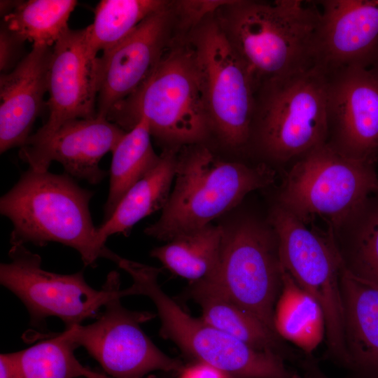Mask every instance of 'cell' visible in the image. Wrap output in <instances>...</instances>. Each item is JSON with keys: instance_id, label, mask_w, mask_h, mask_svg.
Segmentation results:
<instances>
[{"instance_id": "cell-35", "label": "cell", "mask_w": 378, "mask_h": 378, "mask_svg": "<svg viewBox=\"0 0 378 378\" xmlns=\"http://www.w3.org/2000/svg\"><path fill=\"white\" fill-rule=\"evenodd\" d=\"M97 377L96 378H112L111 377H109L108 375H106V374H104L102 373H100V372H97Z\"/></svg>"}, {"instance_id": "cell-22", "label": "cell", "mask_w": 378, "mask_h": 378, "mask_svg": "<svg viewBox=\"0 0 378 378\" xmlns=\"http://www.w3.org/2000/svg\"><path fill=\"white\" fill-rule=\"evenodd\" d=\"M178 154L176 148L165 149L157 166L126 192L111 217L97 227L102 246H106L112 234L128 236L140 220L164 208L171 193Z\"/></svg>"}, {"instance_id": "cell-17", "label": "cell", "mask_w": 378, "mask_h": 378, "mask_svg": "<svg viewBox=\"0 0 378 378\" xmlns=\"http://www.w3.org/2000/svg\"><path fill=\"white\" fill-rule=\"evenodd\" d=\"M315 43V64L328 74L368 68L378 50V0H325Z\"/></svg>"}, {"instance_id": "cell-20", "label": "cell", "mask_w": 378, "mask_h": 378, "mask_svg": "<svg viewBox=\"0 0 378 378\" xmlns=\"http://www.w3.org/2000/svg\"><path fill=\"white\" fill-rule=\"evenodd\" d=\"M188 294L200 307L201 318L210 325L254 349L284 358L289 354L284 340L233 301L213 279L190 283Z\"/></svg>"}, {"instance_id": "cell-23", "label": "cell", "mask_w": 378, "mask_h": 378, "mask_svg": "<svg viewBox=\"0 0 378 378\" xmlns=\"http://www.w3.org/2000/svg\"><path fill=\"white\" fill-rule=\"evenodd\" d=\"M273 323L276 333L283 340L291 342L307 354L312 353L326 337V318L321 306L284 267Z\"/></svg>"}, {"instance_id": "cell-27", "label": "cell", "mask_w": 378, "mask_h": 378, "mask_svg": "<svg viewBox=\"0 0 378 378\" xmlns=\"http://www.w3.org/2000/svg\"><path fill=\"white\" fill-rule=\"evenodd\" d=\"M161 0H102L97 4L93 22L86 27L92 52L106 51L130 34L145 19L165 8Z\"/></svg>"}, {"instance_id": "cell-28", "label": "cell", "mask_w": 378, "mask_h": 378, "mask_svg": "<svg viewBox=\"0 0 378 378\" xmlns=\"http://www.w3.org/2000/svg\"><path fill=\"white\" fill-rule=\"evenodd\" d=\"M78 346L63 331L17 351L22 378H92L74 354Z\"/></svg>"}, {"instance_id": "cell-13", "label": "cell", "mask_w": 378, "mask_h": 378, "mask_svg": "<svg viewBox=\"0 0 378 378\" xmlns=\"http://www.w3.org/2000/svg\"><path fill=\"white\" fill-rule=\"evenodd\" d=\"M99 80V57L88 46L86 28L69 29L51 50L48 120L24 146L46 140L69 120L97 116Z\"/></svg>"}, {"instance_id": "cell-24", "label": "cell", "mask_w": 378, "mask_h": 378, "mask_svg": "<svg viewBox=\"0 0 378 378\" xmlns=\"http://www.w3.org/2000/svg\"><path fill=\"white\" fill-rule=\"evenodd\" d=\"M223 231V225L209 223L154 248L150 255L176 275L190 283L198 281L213 274L219 264Z\"/></svg>"}, {"instance_id": "cell-36", "label": "cell", "mask_w": 378, "mask_h": 378, "mask_svg": "<svg viewBox=\"0 0 378 378\" xmlns=\"http://www.w3.org/2000/svg\"><path fill=\"white\" fill-rule=\"evenodd\" d=\"M376 191H378V186H377V189H376Z\"/></svg>"}, {"instance_id": "cell-5", "label": "cell", "mask_w": 378, "mask_h": 378, "mask_svg": "<svg viewBox=\"0 0 378 378\" xmlns=\"http://www.w3.org/2000/svg\"><path fill=\"white\" fill-rule=\"evenodd\" d=\"M328 73L314 64L258 87L252 131L262 154L285 163L328 138Z\"/></svg>"}, {"instance_id": "cell-26", "label": "cell", "mask_w": 378, "mask_h": 378, "mask_svg": "<svg viewBox=\"0 0 378 378\" xmlns=\"http://www.w3.org/2000/svg\"><path fill=\"white\" fill-rule=\"evenodd\" d=\"M75 0L20 1L4 16V27L22 43L52 48L69 29L68 20Z\"/></svg>"}, {"instance_id": "cell-18", "label": "cell", "mask_w": 378, "mask_h": 378, "mask_svg": "<svg viewBox=\"0 0 378 378\" xmlns=\"http://www.w3.org/2000/svg\"><path fill=\"white\" fill-rule=\"evenodd\" d=\"M52 48L32 47L15 68L0 77V151L24 145L40 113Z\"/></svg>"}, {"instance_id": "cell-2", "label": "cell", "mask_w": 378, "mask_h": 378, "mask_svg": "<svg viewBox=\"0 0 378 378\" xmlns=\"http://www.w3.org/2000/svg\"><path fill=\"white\" fill-rule=\"evenodd\" d=\"M92 195L66 173L29 168L0 200L1 214L13 224L10 243L58 242L76 250L85 266L94 267L111 251L98 241L89 209Z\"/></svg>"}, {"instance_id": "cell-32", "label": "cell", "mask_w": 378, "mask_h": 378, "mask_svg": "<svg viewBox=\"0 0 378 378\" xmlns=\"http://www.w3.org/2000/svg\"><path fill=\"white\" fill-rule=\"evenodd\" d=\"M0 378H22L17 351L0 355Z\"/></svg>"}, {"instance_id": "cell-8", "label": "cell", "mask_w": 378, "mask_h": 378, "mask_svg": "<svg viewBox=\"0 0 378 378\" xmlns=\"http://www.w3.org/2000/svg\"><path fill=\"white\" fill-rule=\"evenodd\" d=\"M205 20L197 26L190 46L211 128L227 145L239 147L251 136L257 86L218 21Z\"/></svg>"}, {"instance_id": "cell-33", "label": "cell", "mask_w": 378, "mask_h": 378, "mask_svg": "<svg viewBox=\"0 0 378 378\" xmlns=\"http://www.w3.org/2000/svg\"><path fill=\"white\" fill-rule=\"evenodd\" d=\"M305 370L307 372L306 378H330L312 362L305 363Z\"/></svg>"}, {"instance_id": "cell-3", "label": "cell", "mask_w": 378, "mask_h": 378, "mask_svg": "<svg viewBox=\"0 0 378 378\" xmlns=\"http://www.w3.org/2000/svg\"><path fill=\"white\" fill-rule=\"evenodd\" d=\"M175 182L160 218L144 233L160 241L202 227L237 205L249 192L274 182L275 172L220 159L205 147L178 154Z\"/></svg>"}, {"instance_id": "cell-30", "label": "cell", "mask_w": 378, "mask_h": 378, "mask_svg": "<svg viewBox=\"0 0 378 378\" xmlns=\"http://www.w3.org/2000/svg\"><path fill=\"white\" fill-rule=\"evenodd\" d=\"M22 43L2 26L0 33V69L4 74L7 73L6 71L14 64Z\"/></svg>"}, {"instance_id": "cell-15", "label": "cell", "mask_w": 378, "mask_h": 378, "mask_svg": "<svg viewBox=\"0 0 378 378\" xmlns=\"http://www.w3.org/2000/svg\"><path fill=\"white\" fill-rule=\"evenodd\" d=\"M169 22L167 6L103 52L99 57L97 115L107 118L116 106L134 94L150 76L166 51Z\"/></svg>"}, {"instance_id": "cell-25", "label": "cell", "mask_w": 378, "mask_h": 378, "mask_svg": "<svg viewBox=\"0 0 378 378\" xmlns=\"http://www.w3.org/2000/svg\"><path fill=\"white\" fill-rule=\"evenodd\" d=\"M150 136L147 120L141 117L113 150L104 222L111 217L126 192L159 163L160 155L155 153Z\"/></svg>"}, {"instance_id": "cell-19", "label": "cell", "mask_w": 378, "mask_h": 378, "mask_svg": "<svg viewBox=\"0 0 378 378\" xmlns=\"http://www.w3.org/2000/svg\"><path fill=\"white\" fill-rule=\"evenodd\" d=\"M340 295L349 365L378 372V286L342 268Z\"/></svg>"}, {"instance_id": "cell-9", "label": "cell", "mask_w": 378, "mask_h": 378, "mask_svg": "<svg viewBox=\"0 0 378 378\" xmlns=\"http://www.w3.org/2000/svg\"><path fill=\"white\" fill-rule=\"evenodd\" d=\"M223 229L219 264L208 277L275 332L273 316L284 270L276 233L268 222L250 216Z\"/></svg>"}, {"instance_id": "cell-10", "label": "cell", "mask_w": 378, "mask_h": 378, "mask_svg": "<svg viewBox=\"0 0 378 378\" xmlns=\"http://www.w3.org/2000/svg\"><path fill=\"white\" fill-rule=\"evenodd\" d=\"M8 256L10 262L0 265L1 284L24 304L34 326L55 316L67 329L99 316L100 308L111 299L125 297L117 272L108 273L102 288L96 290L85 281L83 271L61 274L45 270L41 256L24 245L11 246Z\"/></svg>"}, {"instance_id": "cell-16", "label": "cell", "mask_w": 378, "mask_h": 378, "mask_svg": "<svg viewBox=\"0 0 378 378\" xmlns=\"http://www.w3.org/2000/svg\"><path fill=\"white\" fill-rule=\"evenodd\" d=\"M126 131L106 118L97 115L62 124L46 140L23 146L19 157L36 172H47L52 161L59 162L69 176L97 184L106 176L99 163L115 149Z\"/></svg>"}, {"instance_id": "cell-31", "label": "cell", "mask_w": 378, "mask_h": 378, "mask_svg": "<svg viewBox=\"0 0 378 378\" xmlns=\"http://www.w3.org/2000/svg\"><path fill=\"white\" fill-rule=\"evenodd\" d=\"M178 378H232L220 370L207 363L195 361L179 372Z\"/></svg>"}, {"instance_id": "cell-6", "label": "cell", "mask_w": 378, "mask_h": 378, "mask_svg": "<svg viewBox=\"0 0 378 378\" xmlns=\"http://www.w3.org/2000/svg\"><path fill=\"white\" fill-rule=\"evenodd\" d=\"M141 117L161 141L192 144L206 136L211 125L190 46L165 51L144 84L107 119L128 132Z\"/></svg>"}, {"instance_id": "cell-21", "label": "cell", "mask_w": 378, "mask_h": 378, "mask_svg": "<svg viewBox=\"0 0 378 378\" xmlns=\"http://www.w3.org/2000/svg\"><path fill=\"white\" fill-rule=\"evenodd\" d=\"M328 231L342 268L355 278L378 286V191Z\"/></svg>"}, {"instance_id": "cell-14", "label": "cell", "mask_w": 378, "mask_h": 378, "mask_svg": "<svg viewBox=\"0 0 378 378\" xmlns=\"http://www.w3.org/2000/svg\"><path fill=\"white\" fill-rule=\"evenodd\" d=\"M326 144L351 159L378 160V78L349 66L328 74Z\"/></svg>"}, {"instance_id": "cell-11", "label": "cell", "mask_w": 378, "mask_h": 378, "mask_svg": "<svg viewBox=\"0 0 378 378\" xmlns=\"http://www.w3.org/2000/svg\"><path fill=\"white\" fill-rule=\"evenodd\" d=\"M285 270L321 306L329 354L349 365L340 295L341 261L328 230L307 227L275 204L268 217Z\"/></svg>"}, {"instance_id": "cell-34", "label": "cell", "mask_w": 378, "mask_h": 378, "mask_svg": "<svg viewBox=\"0 0 378 378\" xmlns=\"http://www.w3.org/2000/svg\"><path fill=\"white\" fill-rule=\"evenodd\" d=\"M368 69L378 78V50Z\"/></svg>"}, {"instance_id": "cell-7", "label": "cell", "mask_w": 378, "mask_h": 378, "mask_svg": "<svg viewBox=\"0 0 378 378\" xmlns=\"http://www.w3.org/2000/svg\"><path fill=\"white\" fill-rule=\"evenodd\" d=\"M377 186L375 164L347 158L325 143L294 162L276 204L306 225L321 218L331 230Z\"/></svg>"}, {"instance_id": "cell-4", "label": "cell", "mask_w": 378, "mask_h": 378, "mask_svg": "<svg viewBox=\"0 0 378 378\" xmlns=\"http://www.w3.org/2000/svg\"><path fill=\"white\" fill-rule=\"evenodd\" d=\"M113 261L132 277V285L124 289L125 296L148 298L160 320V336L195 361L211 365L232 378H301L281 356L254 349L186 312L159 284L161 269L118 255Z\"/></svg>"}, {"instance_id": "cell-1", "label": "cell", "mask_w": 378, "mask_h": 378, "mask_svg": "<svg viewBox=\"0 0 378 378\" xmlns=\"http://www.w3.org/2000/svg\"><path fill=\"white\" fill-rule=\"evenodd\" d=\"M309 2L230 1L218 10L217 21L257 89L315 64L320 8Z\"/></svg>"}, {"instance_id": "cell-12", "label": "cell", "mask_w": 378, "mask_h": 378, "mask_svg": "<svg viewBox=\"0 0 378 378\" xmlns=\"http://www.w3.org/2000/svg\"><path fill=\"white\" fill-rule=\"evenodd\" d=\"M121 298L109 300L92 323L64 332L112 378H143L155 371L179 372L184 368L182 362L161 351L141 328L156 315L130 310L122 305Z\"/></svg>"}, {"instance_id": "cell-29", "label": "cell", "mask_w": 378, "mask_h": 378, "mask_svg": "<svg viewBox=\"0 0 378 378\" xmlns=\"http://www.w3.org/2000/svg\"><path fill=\"white\" fill-rule=\"evenodd\" d=\"M230 1H181L177 2V10L183 26H198L209 15L219 10Z\"/></svg>"}]
</instances>
